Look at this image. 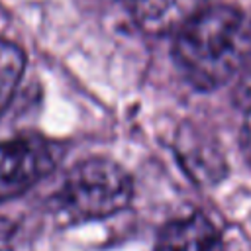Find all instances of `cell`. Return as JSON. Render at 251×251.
Wrapping results in <instances>:
<instances>
[{"label": "cell", "mask_w": 251, "mask_h": 251, "mask_svg": "<svg viewBox=\"0 0 251 251\" xmlns=\"http://www.w3.org/2000/svg\"><path fill=\"white\" fill-rule=\"evenodd\" d=\"M249 57L251 22L237 8H202L176 31L175 61L184 78L200 90L231 80Z\"/></svg>", "instance_id": "cell-1"}, {"label": "cell", "mask_w": 251, "mask_h": 251, "mask_svg": "<svg viewBox=\"0 0 251 251\" xmlns=\"http://www.w3.org/2000/svg\"><path fill=\"white\" fill-rule=\"evenodd\" d=\"M57 198L61 210L71 220H100L131 202L133 182L118 163L94 157L76 163L67 173Z\"/></svg>", "instance_id": "cell-2"}, {"label": "cell", "mask_w": 251, "mask_h": 251, "mask_svg": "<svg viewBox=\"0 0 251 251\" xmlns=\"http://www.w3.org/2000/svg\"><path fill=\"white\" fill-rule=\"evenodd\" d=\"M55 167L53 149L37 137L0 141V200L31 188Z\"/></svg>", "instance_id": "cell-3"}, {"label": "cell", "mask_w": 251, "mask_h": 251, "mask_svg": "<svg viewBox=\"0 0 251 251\" xmlns=\"http://www.w3.org/2000/svg\"><path fill=\"white\" fill-rule=\"evenodd\" d=\"M155 251H222V237L206 216L192 214L167 224Z\"/></svg>", "instance_id": "cell-4"}, {"label": "cell", "mask_w": 251, "mask_h": 251, "mask_svg": "<svg viewBox=\"0 0 251 251\" xmlns=\"http://www.w3.org/2000/svg\"><path fill=\"white\" fill-rule=\"evenodd\" d=\"M135 22L149 33L178 31L206 0H126Z\"/></svg>", "instance_id": "cell-5"}, {"label": "cell", "mask_w": 251, "mask_h": 251, "mask_svg": "<svg viewBox=\"0 0 251 251\" xmlns=\"http://www.w3.org/2000/svg\"><path fill=\"white\" fill-rule=\"evenodd\" d=\"M25 69V53L20 45L0 39V114L12 100Z\"/></svg>", "instance_id": "cell-6"}, {"label": "cell", "mask_w": 251, "mask_h": 251, "mask_svg": "<svg viewBox=\"0 0 251 251\" xmlns=\"http://www.w3.org/2000/svg\"><path fill=\"white\" fill-rule=\"evenodd\" d=\"M239 80H237V90H235V96H237V102L251 108V57L243 63V67L239 69Z\"/></svg>", "instance_id": "cell-7"}]
</instances>
